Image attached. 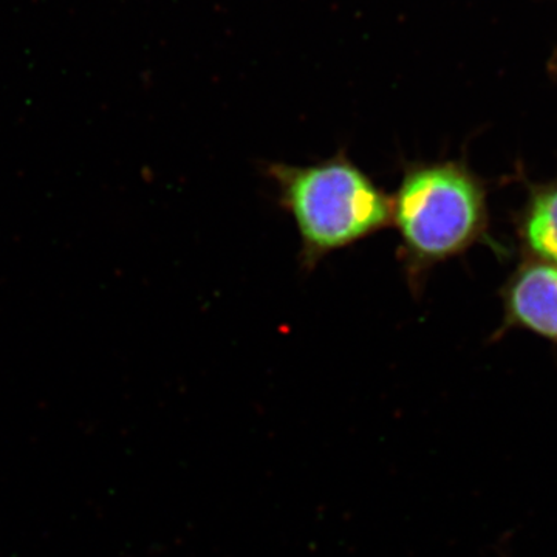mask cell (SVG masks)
<instances>
[{
  "label": "cell",
  "instance_id": "6da1fadb",
  "mask_svg": "<svg viewBox=\"0 0 557 557\" xmlns=\"http://www.w3.org/2000/svg\"><path fill=\"white\" fill-rule=\"evenodd\" d=\"M392 199L398 259L410 288L429 271L490 240L485 183L465 161H413Z\"/></svg>",
  "mask_w": 557,
  "mask_h": 557
},
{
  "label": "cell",
  "instance_id": "7a4b0ae2",
  "mask_svg": "<svg viewBox=\"0 0 557 557\" xmlns=\"http://www.w3.org/2000/svg\"><path fill=\"white\" fill-rule=\"evenodd\" d=\"M265 174L276 185L278 205L298 230L299 259L306 270L392 223L391 196L346 150L307 166L270 163Z\"/></svg>",
  "mask_w": 557,
  "mask_h": 557
},
{
  "label": "cell",
  "instance_id": "3957f363",
  "mask_svg": "<svg viewBox=\"0 0 557 557\" xmlns=\"http://www.w3.org/2000/svg\"><path fill=\"white\" fill-rule=\"evenodd\" d=\"M504 327L557 344V265L523 259L502 288Z\"/></svg>",
  "mask_w": 557,
  "mask_h": 557
},
{
  "label": "cell",
  "instance_id": "277c9868",
  "mask_svg": "<svg viewBox=\"0 0 557 557\" xmlns=\"http://www.w3.org/2000/svg\"><path fill=\"white\" fill-rule=\"evenodd\" d=\"M516 228L527 259L557 265V178L531 186Z\"/></svg>",
  "mask_w": 557,
  "mask_h": 557
}]
</instances>
